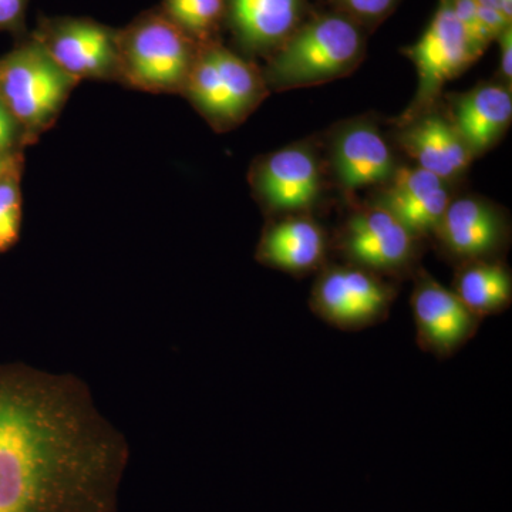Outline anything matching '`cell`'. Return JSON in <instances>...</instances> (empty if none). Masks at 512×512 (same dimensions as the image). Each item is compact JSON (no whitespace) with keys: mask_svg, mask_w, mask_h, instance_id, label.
<instances>
[{"mask_svg":"<svg viewBox=\"0 0 512 512\" xmlns=\"http://www.w3.org/2000/svg\"><path fill=\"white\" fill-rule=\"evenodd\" d=\"M126 461L79 384L46 375L0 386V512H113Z\"/></svg>","mask_w":512,"mask_h":512,"instance_id":"cell-1","label":"cell"},{"mask_svg":"<svg viewBox=\"0 0 512 512\" xmlns=\"http://www.w3.org/2000/svg\"><path fill=\"white\" fill-rule=\"evenodd\" d=\"M366 53L365 29L343 13H322L268 57L262 74L269 90L319 86L355 72Z\"/></svg>","mask_w":512,"mask_h":512,"instance_id":"cell-2","label":"cell"},{"mask_svg":"<svg viewBox=\"0 0 512 512\" xmlns=\"http://www.w3.org/2000/svg\"><path fill=\"white\" fill-rule=\"evenodd\" d=\"M79 83L32 35L0 57V100L22 127L28 146L53 127Z\"/></svg>","mask_w":512,"mask_h":512,"instance_id":"cell-3","label":"cell"},{"mask_svg":"<svg viewBox=\"0 0 512 512\" xmlns=\"http://www.w3.org/2000/svg\"><path fill=\"white\" fill-rule=\"evenodd\" d=\"M119 82L148 93L183 92L198 46L161 10L117 30Z\"/></svg>","mask_w":512,"mask_h":512,"instance_id":"cell-4","label":"cell"},{"mask_svg":"<svg viewBox=\"0 0 512 512\" xmlns=\"http://www.w3.org/2000/svg\"><path fill=\"white\" fill-rule=\"evenodd\" d=\"M268 93L261 70L220 42L198 47L181 92L217 131L244 123Z\"/></svg>","mask_w":512,"mask_h":512,"instance_id":"cell-5","label":"cell"},{"mask_svg":"<svg viewBox=\"0 0 512 512\" xmlns=\"http://www.w3.org/2000/svg\"><path fill=\"white\" fill-rule=\"evenodd\" d=\"M396 289L355 265L322 269L311 293V309L320 319L342 330H362L389 316Z\"/></svg>","mask_w":512,"mask_h":512,"instance_id":"cell-6","label":"cell"},{"mask_svg":"<svg viewBox=\"0 0 512 512\" xmlns=\"http://www.w3.org/2000/svg\"><path fill=\"white\" fill-rule=\"evenodd\" d=\"M419 244L402 222L377 204L352 212L338 235L339 251L348 264L380 276L412 271Z\"/></svg>","mask_w":512,"mask_h":512,"instance_id":"cell-7","label":"cell"},{"mask_svg":"<svg viewBox=\"0 0 512 512\" xmlns=\"http://www.w3.org/2000/svg\"><path fill=\"white\" fill-rule=\"evenodd\" d=\"M419 74L416 100L403 120L429 111L444 84L456 79L478 59L466 29L461 25L448 0H440L439 9L419 42L404 50Z\"/></svg>","mask_w":512,"mask_h":512,"instance_id":"cell-8","label":"cell"},{"mask_svg":"<svg viewBox=\"0 0 512 512\" xmlns=\"http://www.w3.org/2000/svg\"><path fill=\"white\" fill-rule=\"evenodd\" d=\"M32 36L79 82H119L117 30L89 19H47Z\"/></svg>","mask_w":512,"mask_h":512,"instance_id":"cell-9","label":"cell"},{"mask_svg":"<svg viewBox=\"0 0 512 512\" xmlns=\"http://www.w3.org/2000/svg\"><path fill=\"white\" fill-rule=\"evenodd\" d=\"M256 200L276 214H305L322 191L318 156L311 146H289L258 158L249 174Z\"/></svg>","mask_w":512,"mask_h":512,"instance_id":"cell-10","label":"cell"},{"mask_svg":"<svg viewBox=\"0 0 512 512\" xmlns=\"http://www.w3.org/2000/svg\"><path fill=\"white\" fill-rule=\"evenodd\" d=\"M410 305L417 343L424 352L440 359L453 356L470 342L483 322L456 293L426 271L417 272Z\"/></svg>","mask_w":512,"mask_h":512,"instance_id":"cell-11","label":"cell"},{"mask_svg":"<svg viewBox=\"0 0 512 512\" xmlns=\"http://www.w3.org/2000/svg\"><path fill=\"white\" fill-rule=\"evenodd\" d=\"M448 258L460 264L494 261L510 241L507 217L493 202L478 197L451 200L433 235Z\"/></svg>","mask_w":512,"mask_h":512,"instance_id":"cell-12","label":"cell"},{"mask_svg":"<svg viewBox=\"0 0 512 512\" xmlns=\"http://www.w3.org/2000/svg\"><path fill=\"white\" fill-rule=\"evenodd\" d=\"M332 170L346 191L362 190L389 183L396 173V161L375 124L355 120L339 128L330 148Z\"/></svg>","mask_w":512,"mask_h":512,"instance_id":"cell-13","label":"cell"},{"mask_svg":"<svg viewBox=\"0 0 512 512\" xmlns=\"http://www.w3.org/2000/svg\"><path fill=\"white\" fill-rule=\"evenodd\" d=\"M229 28L248 55L272 56L306 20V0H227Z\"/></svg>","mask_w":512,"mask_h":512,"instance_id":"cell-14","label":"cell"},{"mask_svg":"<svg viewBox=\"0 0 512 512\" xmlns=\"http://www.w3.org/2000/svg\"><path fill=\"white\" fill-rule=\"evenodd\" d=\"M450 201L447 181L416 165L397 168L377 205L421 241L433 237Z\"/></svg>","mask_w":512,"mask_h":512,"instance_id":"cell-15","label":"cell"},{"mask_svg":"<svg viewBox=\"0 0 512 512\" xmlns=\"http://www.w3.org/2000/svg\"><path fill=\"white\" fill-rule=\"evenodd\" d=\"M397 143L417 167L430 171L444 181L460 177L470 165L473 156L458 136L448 117L439 113L417 114L404 120L397 134Z\"/></svg>","mask_w":512,"mask_h":512,"instance_id":"cell-16","label":"cell"},{"mask_svg":"<svg viewBox=\"0 0 512 512\" xmlns=\"http://www.w3.org/2000/svg\"><path fill=\"white\" fill-rule=\"evenodd\" d=\"M328 249L322 225L305 214H288L266 227L258 259L288 274L308 275L322 269Z\"/></svg>","mask_w":512,"mask_h":512,"instance_id":"cell-17","label":"cell"},{"mask_svg":"<svg viewBox=\"0 0 512 512\" xmlns=\"http://www.w3.org/2000/svg\"><path fill=\"white\" fill-rule=\"evenodd\" d=\"M512 119L510 87L483 83L451 101L448 120L464 141L471 156L487 153L503 138Z\"/></svg>","mask_w":512,"mask_h":512,"instance_id":"cell-18","label":"cell"},{"mask_svg":"<svg viewBox=\"0 0 512 512\" xmlns=\"http://www.w3.org/2000/svg\"><path fill=\"white\" fill-rule=\"evenodd\" d=\"M451 291L478 318L497 315L511 306V269L501 259L460 264Z\"/></svg>","mask_w":512,"mask_h":512,"instance_id":"cell-19","label":"cell"},{"mask_svg":"<svg viewBox=\"0 0 512 512\" xmlns=\"http://www.w3.org/2000/svg\"><path fill=\"white\" fill-rule=\"evenodd\" d=\"M160 10L198 46L208 45L218 42L227 0H163Z\"/></svg>","mask_w":512,"mask_h":512,"instance_id":"cell-20","label":"cell"},{"mask_svg":"<svg viewBox=\"0 0 512 512\" xmlns=\"http://www.w3.org/2000/svg\"><path fill=\"white\" fill-rule=\"evenodd\" d=\"M25 156L15 158L0 177V252L18 241L22 225V175Z\"/></svg>","mask_w":512,"mask_h":512,"instance_id":"cell-21","label":"cell"},{"mask_svg":"<svg viewBox=\"0 0 512 512\" xmlns=\"http://www.w3.org/2000/svg\"><path fill=\"white\" fill-rule=\"evenodd\" d=\"M336 12L343 13L360 28L375 29L396 10L402 0H330Z\"/></svg>","mask_w":512,"mask_h":512,"instance_id":"cell-22","label":"cell"},{"mask_svg":"<svg viewBox=\"0 0 512 512\" xmlns=\"http://www.w3.org/2000/svg\"><path fill=\"white\" fill-rule=\"evenodd\" d=\"M448 2H450L451 8L456 13L461 25L466 29L474 53L480 57L488 45L493 42L494 37L478 20V3L476 0H448Z\"/></svg>","mask_w":512,"mask_h":512,"instance_id":"cell-23","label":"cell"},{"mask_svg":"<svg viewBox=\"0 0 512 512\" xmlns=\"http://www.w3.org/2000/svg\"><path fill=\"white\" fill-rule=\"evenodd\" d=\"M26 147L28 143L22 127L0 100V158L23 153Z\"/></svg>","mask_w":512,"mask_h":512,"instance_id":"cell-24","label":"cell"},{"mask_svg":"<svg viewBox=\"0 0 512 512\" xmlns=\"http://www.w3.org/2000/svg\"><path fill=\"white\" fill-rule=\"evenodd\" d=\"M29 0H0V32L23 37Z\"/></svg>","mask_w":512,"mask_h":512,"instance_id":"cell-25","label":"cell"},{"mask_svg":"<svg viewBox=\"0 0 512 512\" xmlns=\"http://www.w3.org/2000/svg\"><path fill=\"white\" fill-rule=\"evenodd\" d=\"M501 45V74H503L505 84H511L512 79V32L511 26L503 30L497 37Z\"/></svg>","mask_w":512,"mask_h":512,"instance_id":"cell-26","label":"cell"},{"mask_svg":"<svg viewBox=\"0 0 512 512\" xmlns=\"http://www.w3.org/2000/svg\"><path fill=\"white\" fill-rule=\"evenodd\" d=\"M476 2L485 8L500 10L508 19L512 18V0H476Z\"/></svg>","mask_w":512,"mask_h":512,"instance_id":"cell-27","label":"cell"},{"mask_svg":"<svg viewBox=\"0 0 512 512\" xmlns=\"http://www.w3.org/2000/svg\"><path fill=\"white\" fill-rule=\"evenodd\" d=\"M20 154L23 153L15 154V156L0 158V177H2V175L6 173V170H8L10 164H12L13 161H15V158L20 156Z\"/></svg>","mask_w":512,"mask_h":512,"instance_id":"cell-28","label":"cell"}]
</instances>
